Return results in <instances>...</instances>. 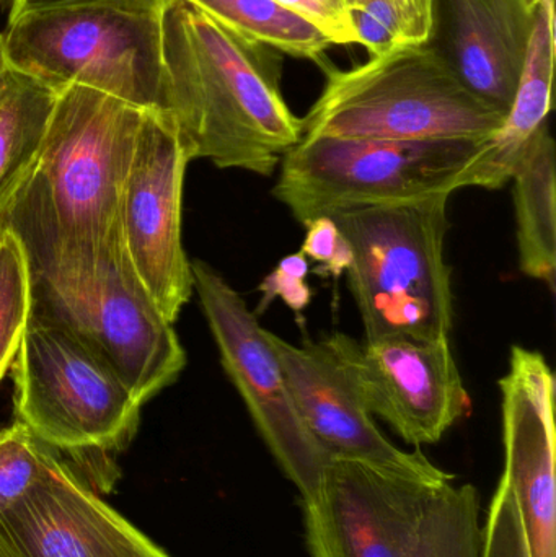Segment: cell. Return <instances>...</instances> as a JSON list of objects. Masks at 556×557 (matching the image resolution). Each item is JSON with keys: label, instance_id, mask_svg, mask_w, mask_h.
<instances>
[{"label": "cell", "instance_id": "cell-1", "mask_svg": "<svg viewBox=\"0 0 556 557\" xmlns=\"http://www.w3.org/2000/svg\"><path fill=\"white\" fill-rule=\"evenodd\" d=\"M143 114L81 85L59 91L38 162L0 219L33 282L85 273L123 244L121 195Z\"/></svg>", "mask_w": 556, "mask_h": 557}, {"label": "cell", "instance_id": "cell-2", "mask_svg": "<svg viewBox=\"0 0 556 557\" xmlns=\"http://www.w3.org/2000/svg\"><path fill=\"white\" fill-rule=\"evenodd\" d=\"M160 25L165 114L189 162L273 175L304 136L281 90L280 52L238 38L189 0H165Z\"/></svg>", "mask_w": 556, "mask_h": 557}, {"label": "cell", "instance_id": "cell-3", "mask_svg": "<svg viewBox=\"0 0 556 557\" xmlns=\"http://www.w3.org/2000/svg\"><path fill=\"white\" fill-rule=\"evenodd\" d=\"M325 75L322 94L302 117V139L483 143L505 121L464 85L431 41L346 71L325 65Z\"/></svg>", "mask_w": 556, "mask_h": 557}, {"label": "cell", "instance_id": "cell-4", "mask_svg": "<svg viewBox=\"0 0 556 557\" xmlns=\"http://www.w3.org/2000/svg\"><path fill=\"white\" fill-rule=\"evenodd\" d=\"M449 198L437 195L330 215L353 250L346 276L366 341L449 337L454 295L444 258Z\"/></svg>", "mask_w": 556, "mask_h": 557}, {"label": "cell", "instance_id": "cell-5", "mask_svg": "<svg viewBox=\"0 0 556 557\" xmlns=\"http://www.w3.org/2000/svg\"><path fill=\"white\" fill-rule=\"evenodd\" d=\"M7 65L61 91L81 85L165 113L160 12L62 7L9 20Z\"/></svg>", "mask_w": 556, "mask_h": 557}, {"label": "cell", "instance_id": "cell-6", "mask_svg": "<svg viewBox=\"0 0 556 557\" xmlns=\"http://www.w3.org/2000/svg\"><path fill=\"white\" fill-rule=\"evenodd\" d=\"M485 143L302 139L281 160L273 196L302 225L351 209L450 196L464 188Z\"/></svg>", "mask_w": 556, "mask_h": 557}, {"label": "cell", "instance_id": "cell-7", "mask_svg": "<svg viewBox=\"0 0 556 557\" xmlns=\"http://www.w3.org/2000/svg\"><path fill=\"white\" fill-rule=\"evenodd\" d=\"M16 421L75 460L129 444L140 405L110 366L74 331L33 313L12 366Z\"/></svg>", "mask_w": 556, "mask_h": 557}, {"label": "cell", "instance_id": "cell-8", "mask_svg": "<svg viewBox=\"0 0 556 557\" xmlns=\"http://www.w3.org/2000/svg\"><path fill=\"white\" fill-rule=\"evenodd\" d=\"M32 311L82 337L140 405L185 369L186 352L173 323L134 273L123 244L85 273L33 282Z\"/></svg>", "mask_w": 556, "mask_h": 557}, {"label": "cell", "instance_id": "cell-9", "mask_svg": "<svg viewBox=\"0 0 556 557\" xmlns=\"http://www.w3.org/2000/svg\"><path fill=\"white\" fill-rule=\"evenodd\" d=\"M191 274L228 379L281 470L302 499L310 496L330 458L300 419L268 331L238 292L208 263L191 261Z\"/></svg>", "mask_w": 556, "mask_h": 557}, {"label": "cell", "instance_id": "cell-10", "mask_svg": "<svg viewBox=\"0 0 556 557\" xmlns=\"http://www.w3.org/2000/svg\"><path fill=\"white\" fill-rule=\"evenodd\" d=\"M188 163L169 114L144 111L121 195V238L134 273L170 323H175L195 292L191 261L182 244Z\"/></svg>", "mask_w": 556, "mask_h": 557}, {"label": "cell", "instance_id": "cell-11", "mask_svg": "<svg viewBox=\"0 0 556 557\" xmlns=\"http://www.w3.org/2000/svg\"><path fill=\"white\" fill-rule=\"evenodd\" d=\"M449 481L330 458L302 499L310 556L405 557L428 499Z\"/></svg>", "mask_w": 556, "mask_h": 557}, {"label": "cell", "instance_id": "cell-12", "mask_svg": "<svg viewBox=\"0 0 556 557\" xmlns=\"http://www.w3.org/2000/svg\"><path fill=\"white\" fill-rule=\"evenodd\" d=\"M332 337L368 411L407 444H437L469 411V393L449 337H384L365 344L343 333Z\"/></svg>", "mask_w": 556, "mask_h": 557}, {"label": "cell", "instance_id": "cell-13", "mask_svg": "<svg viewBox=\"0 0 556 557\" xmlns=\"http://www.w3.org/2000/svg\"><path fill=\"white\" fill-rule=\"evenodd\" d=\"M62 455L0 513L7 557H172L95 494Z\"/></svg>", "mask_w": 556, "mask_h": 557}, {"label": "cell", "instance_id": "cell-14", "mask_svg": "<svg viewBox=\"0 0 556 557\" xmlns=\"http://www.w3.org/2000/svg\"><path fill=\"white\" fill-rule=\"evenodd\" d=\"M300 419L329 458L366 461L428 478L450 476L420 451L395 447L368 411L333 337L294 346L268 331Z\"/></svg>", "mask_w": 556, "mask_h": 557}, {"label": "cell", "instance_id": "cell-15", "mask_svg": "<svg viewBox=\"0 0 556 557\" xmlns=\"http://www.w3.org/2000/svg\"><path fill=\"white\" fill-rule=\"evenodd\" d=\"M555 373L535 350L512 346L499 380L508 483L531 557H556Z\"/></svg>", "mask_w": 556, "mask_h": 557}, {"label": "cell", "instance_id": "cell-16", "mask_svg": "<svg viewBox=\"0 0 556 557\" xmlns=\"http://www.w3.org/2000/svg\"><path fill=\"white\" fill-rule=\"evenodd\" d=\"M534 12L535 7L506 0H437L434 35L440 33L441 41L434 45L464 85L505 116L515 100Z\"/></svg>", "mask_w": 556, "mask_h": 557}, {"label": "cell", "instance_id": "cell-17", "mask_svg": "<svg viewBox=\"0 0 556 557\" xmlns=\"http://www.w3.org/2000/svg\"><path fill=\"white\" fill-rule=\"evenodd\" d=\"M555 0H538L515 100L502 127L467 170L464 188L499 189L511 182L519 160L547 124L555 71Z\"/></svg>", "mask_w": 556, "mask_h": 557}, {"label": "cell", "instance_id": "cell-18", "mask_svg": "<svg viewBox=\"0 0 556 557\" xmlns=\"http://www.w3.org/2000/svg\"><path fill=\"white\" fill-rule=\"evenodd\" d=\"M519 268L544 281L551 290L556 276L555 140L544 124L512 173Z\"/></svg>", "mask_w": 556, "mask_h": 557}, {"label": "cell", "instance_id": "cell-19", "mask_svg": "<svg viewBox=\"0 0 556 557\" xmlns=\"http://www.w3.org/2000/svg\"><path fill=\"white\" fill-rule=\"evenodd\" d=\"M58 95L10 65L0 72V219L38 162Z\"/></svg>", "mask_w": 556, "mask_h": 557}, {"label": "cell", "instance_id": "cell-20", "mask_svg": "<svg viewBox=\"0 0 556 557\" xmlns=\"http://www.w3.org/2000/svg\"><path fill=\"white\" fill-rule=\"evenodd\" d=\"M222 28L245 41L291 58L320 61L330 39L276 0H189Z\"/></svg>", "mask_w": 556, "mask_h": 557}, {"label": "cell", "instance_id": "cell-21", "mask_svg": "<svg viewBox=\"0 0 556 557\" xmlns=\"http://www.w3.org/2000/svg\"><path fill=\"white\" fill-rule=\"evenodd\" d=\"M483 545L479 493L449 481L428 499L405 557H483Z\"/></svg>", "mask_w": 556, "mask_h": 557}, {"label": "cell", "instance_id": "cell-22", "mask_svg": "<svg viewBox=\"0 0 556 557\" xmlns=\"http://www.w3.org/2000/svg\"><path fill=\"white\" fill-rule=\"evenodd\" d=\"M437 0H359L349 13L358 45L371 58L428 45L436 26Z\"/></svg>", "mask_w": 556, "mask_h": 557}, {"label": "cell", "instance_id": "cell-23", "mask_svg": "<svg viewBox=\"0 0 556 557\" xmlns=\"http://www.w3.org/2000/svg\"><path fill=\"white\" fill-rule=\"evenodd\" d=\"M32 307V271L25 250L13 232L0 228V382L12 369Z\"/></svg>", "mask_w": 556, "mask_h": 557}, {"label": "cell", "instance_id": "cell-24", "mask_svg": "<svg viewBox=\"0 0 556 557\" xmlns=\"http://www.w3.org/2000/svg\"><path fill=\"white\" fill-rule=\"evenodd\" d=\"M58 451L20 421L0 429V513L45 480Z\"/></svg>", "mask_w": 556, "mask_h": 557}, {"label": "cell", "instance_id": "cell-25", "mask_svg": "<svg viewBox=\"0 0 556 557\" xmlns=\"http://www.w3.org/2000/svg\"><path fill=\"white\" fill-rule=\"evenodd\" d=\"M483 533V557H531L515 497L503 476L490 504Z\"/></svg>", "mask_w": 556, "mask_h": 557}, {"label": "cell", "instance_id": "cell-26", "mask_svg": "<svg viewBox=\"0 0 556 557\" xmlns=\"http://www.w3.org/2000/svg\"><path fill=\"white\" fill-rule=\"evenodd\" d=\"M307 276H309V261L302 253L289 255L281 260L276 270L261 282L260 292L263 298H261L260 308L254 313L258 314L267 310L274 298H281L294 311H302L304 308L309 307L312 300V288L307 285Z\"/></svg>", "mask_w": 556, "mask_h": 557}, {"label": "cell", "instance_id": "cell-27", "mask_svg": "<svg viewBox=\"0 0 556 557\" xmlns=\"http://www.w3.org/2000/svg\"><path fill=\"white\" fill-rule=\"evenodd\" d=\"M307 234L300 253L322 264L323 273L343 276L353 263V250L332 218H319L306 224Z\"/></svg>", "mask_w": 556, "mask_h": 557}, {"label": "cell", "instance_id": "cell-28", "mask_svg": "<svg viewBox=\"0 0 556 557\" xmlns=\"http://www.w3.org/2000/svg\"><path fill=\"white\" fill-rule=\"evenodd\" d=\"M319 28L332 45H358L345 0H276Z\"/></svg>", "mask_w": 556, "mask_h": 557}, {"label": "cell", "instance_id": "cell-29", "mask_svg": "<svg viewBox=\"0 0 556 557\" xmlns=\"http://www.w3.org/2000/svg\"><path fill=\"white\" fill-rule=\"evenodd\" d=\"M163 2L165 0H12L9 20L16 18L23 13L78 5H110L131 12L157 13L162 10Z\"/></svg>", "mask_w": 556, "mask_h": 557}, {"label": "cell", "instance_id": "cell-30", "mask_svg": "<svg viewBox=\"0 0 556 557\" xmlns=\"http://www.w3.org/2000/svg\"><path fill=\"white\" fill-rule=\"evenodd\" d=\"M7 61H5V52H3V38L2 33H0V72L5 69Z\"/></svg>", "mask_w": 556, "mask_h": 557}, {"label": "cell", "instance_id": "cell-31", "mask_svg": "<svg viewBox=\"0 0 556 557\" xmlns=\"http://www.w3.org/2000/svg\"><path fill=\"white\" fill-rule=\"evenodd\" d=\"M508 2L521 3V5L535 7L538 0H508Z\"/></svg>", "mask_w": 556, "mask_h": 557}, {"label": "cell", "instance_id": "cell-32", "mask_svg": "<svg viewBox=\"0 0 556 557\" xmlns=\"http://www.w3.org/2000/svg\"><path fill=\"white\" fill-rule=\"evenodd\" d=\"M359 0H345V3H346V7H348V10H351L353 7L356 5V3H358Z\"/></svg>", "mask_w": 556, "mask_h": 557}, {"label": "cell", "instance_id": "cell-33", "mask_svg": "<svg viewBox=\"0 0 556 557\" xmlns=\"http://www.w3.org/2000/svg\"><path fill=\"white\" fill-rule=\"evenodd\" d=\"M0 557H7L5 553L2 552V548H0Z\"/></svg>", "mask_w": 556, "mask_h": 557}]
</instances>
